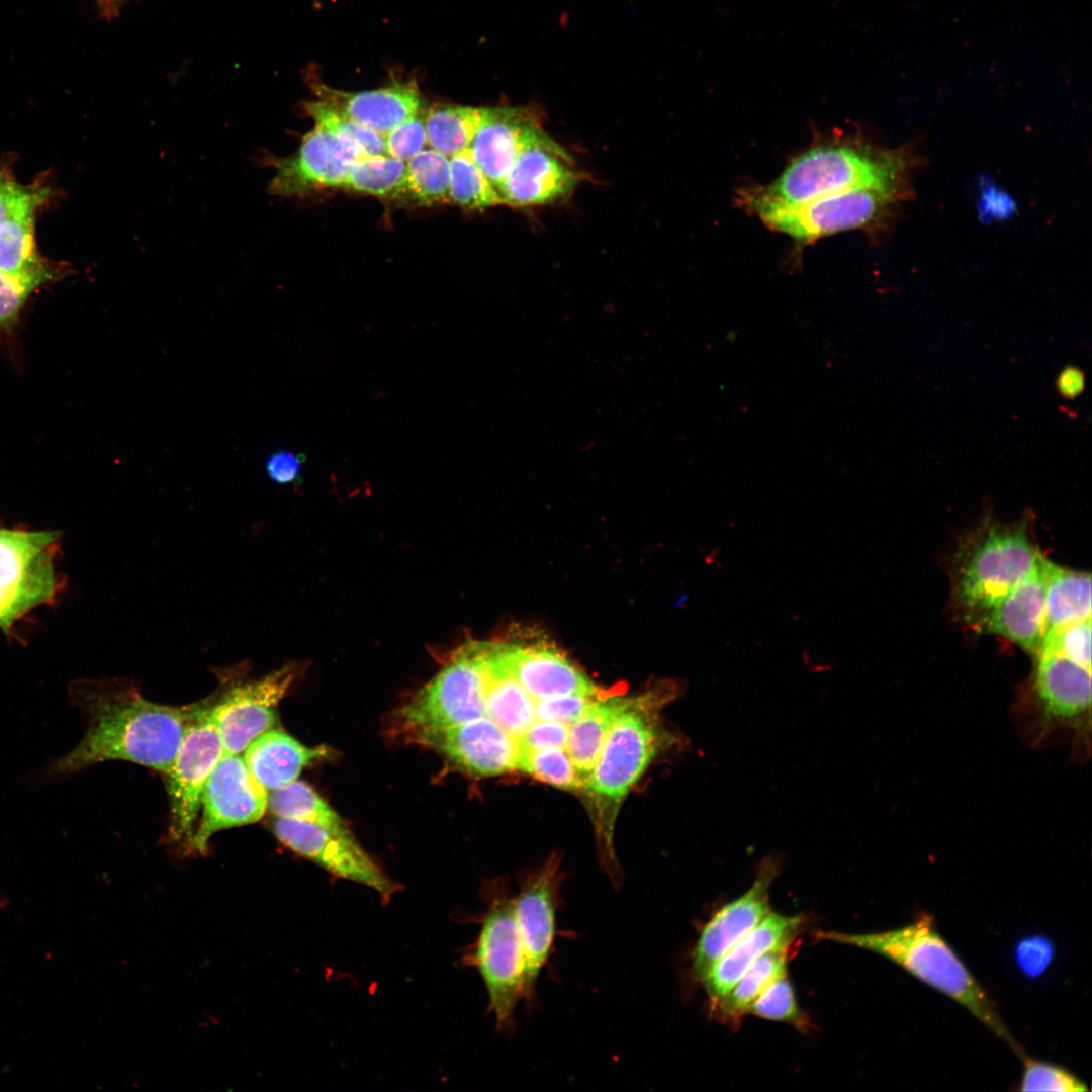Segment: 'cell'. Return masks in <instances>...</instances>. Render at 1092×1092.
Listing matches in <instances>:
<instances>
[{
	"instance_id": "obj_34",
	"label": "cell",
	"mask_w": 1092,
	"mask_h": 1092,
	"mask_svg": "<svg viewBox=\"0 0 1092 1092\" xmlns=\"http://www.w3.org/2000/svg\"><path fill=\"white\" fill-rule=\"evenodd\" d=\"M450 202L470 210L503 204L498 190L476 164L469 149L449 158Z\"/></svg>"
},
{
	"instance_id": "obj_8",
	"label": "cell",
	"mask_w": 1092,
	"mask_h": 1092,
	"mask_svg": "<svg viewBox=\"0 0 1092 1092\" xmlns=\"http://www.w3.org/2000/svg\"><path fill=\"white\" fill-rule=\"evenodd\" d=\"M482 642H469L399 712L403 728L416 735L485 716Z\"/></svg>"
},
{
	"instance_id": "obj_2",
	"label": "cell",
	"mask_w": 1092,
	"mask_h": 1092,
	"mask_svg": "<svg viewBox=\"0 0 1092 1092\" xmlns=\"http://www.w3.org/2000/svg\"><path fill=\"white\" fill-rule=\"evenodd\" d=\"M918 163L910 146L884 149L856 138L832 139L794 157L768 185L749 190L786 204L861 188L893 193L906 201L913 194L910 175Z\"/></svg>"
},
{
	"instance_id": "obj_32",
	"label": "cell",
	"mask_w": 1092,
	"mask_h": 1092,
	"mask_svg": "<svg viewBox=\"0 0 1092 1092\" xmlns=\"http://www.w3.org/2000/svg\"><path fill=\"white\" fill-rule=\"evenodd\" d=\"M483 114V107L436 104L425 116L427 144L451 158L469 149Z\"/></svg>"
},
{
	"instance_id": "obj_47",
	"label": "cell",
	"mask_w": 1092,
	"mask_h": 1092,
	"mask_svg": "<svg viewBox=\"0 0 1092 1092\" xmlns=\"http://www.w3.org/2000/svg\"><path fill=\"white\" fill-rule=\"evenodd\" d=\"M304 461L303 454H296L284 449L275 451L267 459V475L278 484L293 483L298 480L301 465Z\"/></svg>"
},
{
	"instance_id": "obj_9",
	"label": "cell",
	"mask_w": 1092,
	"mask_h": 1092,
	"mask_svg": "<svg viewBox=\"0 0 1092 1092\" xmlns=\"http://www.w3.org/2000/svg\"><path fill=\"white\" fill-rule=\"evenodd\" d=\"M472 958L497 1027L513 1028L516 1006L525 999V952L515 900L505 891L489 896Z\"/></svg>"
},
{
	"instance_id": "obj_49",
	"label": "cell",
	"mask_w": 1092,
	"mask_h": 1092,
	"mask_svg": "<svg viewBox=\"0 0 1092 1092\" xmlns=\"http://www.w3.org/2000/svg\"><path fill=\"white\" fill-rule=\"evenodd\" d=\"M1010 202L1011 200L1009 197L1003 195L1000 192H994V190L992 189L987 190V192L985 193V197L982 200V205L984 206L983 210H986L987 213H992L993 215L997 216L1004 215V213L1010 212Z\"/></svg>"
},
{
	"instance_id": "obj_35",
	"label": "cell",
	"mask_w": 1092,
	"mask_h": 1092,
	"mask_svg": "<svg viewBox=\"0 0 1092 1092\" xmlns=\"http://www.w3.org/2000/svg\"><path fill=\"white\" fill-rule=\"evenodd\" d=\"M406 162L374 155L353 162L342 189L392 199L405 175Z\"/></svg>"
},
{
	"instance_id": "obj_13",
	"label": "cell",
	"mask_w": 1092,
	"mask_h": 1092,
	"mask_svg": "<svg viewBox=\"0 0 1092 1092\" xmlns=\"http://www.w3.org/2000/svg\"><path fill=\"white\" fill-rule=\"evenodd\" d=\"M268 794L241 754H223L205 785L202 817L189 848L204 853L217 831L259 821L267 809Z\"/></svg>"
},
{
	"instance_id": "obj_4",
	"label": "cell",
	"mask_w": 1092,
	"mask_h": 1092,
	"mask_svg": "<svg viewBox=\"0 0 1092 1092\" xmlns=\"http://www.w3.org/2000/svg\"><path fill=\"white\" fill-rule=\"evenodd\" d=\"M1040 551L1024 522H984L959 546L952 565V599L976 629L1034 567Z\"/></svg>"
},
{
	"instance_id": "obj_44",
	"label": "cell",
	"mask_w": 1092,
	"mask_h": 1092,
	"mask_svg": "<svg viewBox=\"0 0 1092 1092\" xmlns=\"http://www.w3.org/2000/svg\"><path fill=\"white\" fill-rule=\"evenodd\" d=\"M598 695L571 694L535 700L536 719L570 725L594 705Z\"/></svg>"
},
{
	"instance_id": "obj_18",
	"label": "cell",
	"mask_w": 1092,
	"mask_h": 1092,
	"mask_svg": "<svg viewBox=\"0 0 1092 1092\" xmlns=\"http://www.w3.org/2000/svg\"><path fill=\"white\" fill-rule=\"evenodd\" d=\"M356 159L334 135L315 126L297 151L276 160L269 192L297 196L314 191L343 188Z\"/></svg>"
},
{
	"instance_id": "obj_17",
	"label": "cell",
	"mask_w": 1092,
	"mask_h": 1092,
	"mask_svg": "<svg viewBox=\"0 0 1092 1092\" xmlns=\"http://www.w3.org/2000/svg\"><path fill=\"white\" fill-rule=\"evenodd\" d=\"M558 864L549 860L523 881L514 897L525 952V999L531 1000L547 963L556 931Z\"/></svg>"
},
{
	"instance_id": "obj_23",
	"label": "cell",
	"mask_w": 1092,
	"mask_h": 1092,
	"mask_svg": "<svg viewBox=\"0 0 1092 1092\" xmlns=\"http://www.w3.org/2000/svg\"><path fill=\"white\" fill-rule=\"evenodd\" d=\"M502 648L509 671L534 700L599 694L597 687L553 647L502 643Z\"/></svg>"
},
{
	"instance_id": "obj_26",
	"label": "cell",
	"mask_w": 1092,
	"mask_h": 1092,
	"mask_svg": "<svg viewBox=\"0 0 1092 1092\" xmlns=\"http://www.w3.org/2000/svg\"><path fill=\"white\" fill-rule=\"evenodd\" d=\"M485 662V717L518 740L536 720L535 700L509 671L502 642H482Z\"/></svg>"
},
{
	"instance_id": "obj_37",
	"label": "cell",
	"mask_w": 1092,
	"mask_h": 1092,
	"mask_svg": "<svg viewBox=\"0 0 1092 1092\" xmlns=\"http://www.w3.org/2000/svg\"><path fill=\"white\" fill-rule=\"evenodd\" d=\"M517 768L540 781L567 791L585 790L586 781L564 748L519 751Z\"/></svg>"
},
{
	"instance_id": "obj_33",
	"label": "cell",
	"mask_w": 1092,
	"mask_h": 1092,
	"mask_svg": "<svg viewBox=\"0 0 1092 1092\" xmlns=\"http://www.w3.org/2000/svg\"><path fill=\"white\" fill-rule=\"evenodd\" d=\"M36 214L17 215L0 222V271L20 276L50 261L38 253L35 242Z\"/></svg>"
},
{
	"instance_id": "obj_41",
	"label": "cell",
	"mask_w": 1092,
	"mask_h": 1092,
	"mask_svg": "<svg viewBox=\"0 0 1092 1092\" xmlns=\"http://www.w3.org/2000/svg\"><path fill=\"white\" fill-rule=\"evenodd\" d=\"M1040 651L1060 653L1091 667V618L1048 631Z\"/></svg>"
},
{
	"instance_id": "obj_6",
	"label": "cell",
	"mask_w": 1092,
	"mask_h": 1092,
	"mask_svg": "<svg viewBox=\"0 0 1092 1092\" xmlns=\"http://www.w3.org/2000/svg\"><path fill=\"white\" fill-rule=\"evenodd\" d=\"M1031 696L1016 712L1029 738L1040 744L1068 733L1082 755L1089 752L1091 667L1063 654L1040 651Z\"/></svg>"
},
{
	"instance_id": "obj_14",
	"label": "cell",
	"mask_w": 1092,
	"mask_h": 1092,
	"mask_svg": "<svg viewBox=\"0 0 1092 1092\" xmlns=\"http://www.w3.org/2000/svg\"><path fill=\"white\" fill-rule=\"evenodd\" d=\"M580 178L569 154L541 129L522 150L498 192L503 204L543 205L570 194Z\"/></svg>"
},
{
	"instance_id": "obj_29",
	"label": "cell",
	"mask_w": 1092,
	"mask_h": 1092,
	"mask_svg": "<svg viewBox=\"0 0 1092 1092\" xmlns=\"http://www.w3.org/2000/svg\"><path fill=\"white\" fill-rule=\"evenodd\" d=\"M267 809L277 817L306 822L340 837L356 840L340 815L304 782L295 780L271 791Z\"/></svg>"
},
{
	"instance_id": "obj_20",
	"label": "cell",
	"mask_w": 1092,
	"mask_h": 1092,
	"mask_svg": "<svg viewBox=\"0 0 1092 1092\" xmlns=\"http://www.w3.org/2000/svg\"><path fill=\"white\" fill-rule=\"evenodd\" d=\"M541 129L542 113L534 106L483 107L469 150L497 190L522 150Z\"/></svg>"
},
{
	"instance_id": "obj_45",
	"label": "cell",
	"mask_w": 1092,
	"mask_h": 1092,
	"mask_svg": "<svg viewBox=\"0 0 1092 1092\" xmlns=\"http://www.w3.org/2000/svg\"><path fill=\"white\" fill-rule=\"evenodd\" d=\"M384 140L387 156L408 161L427 145L425 117L418 113L388 132Z\"/></svg>"
},
{
	"instance_id": "obj_24",
	"label": "cell",
	"mask_w": 1092,
	"mask_h": 1092,
	"mask_svg": "<svg viewBox=\"0 0 1092 1092\" xmlns=\"http://www.w3.org/2000/svg\"><path fill=\"white\" fill-rule=\"evenodd\" d=\"M803 924L801 916L769 914L735 943L703 977L712 1003L725 995L742 974L764 952L792 945Z\"/></svg>"
},
{
	"instance_id": "obj_22",
	"label": "cell",
	"mask_w": 1092,
	"mask_h": 1092,
	"mask_svg": "<svg viewBox=\"0 0 1092 1092\" xmlns=\"http://www.w3.org/2000/svg\"><path fill=\"white\" fill-rule=\"evenodd\" d=\"M318 100L343 116L385 136L419 113L421 96L415 81L398 82L372 90L344 91L315 83Z\"/></svg>"
},
{
	"instance_id": "obj_30",
	"label": "cell",
	"mask_w": 1092,
	"mask_h": 1092,
	"mask_svg": "<svg viewBox=\"0 0 1092 1092\" xmlns=\"http://www.w3.org/2000/svg\"><path fill=\"white\" fill-rule=\"evenodd\" d=\"M450 161L441 153L426 149L406 161L403 182L392 200L414 206L450 202Z\"/></svg>"
},
{
	"instance_id": "obj_15",
	"label": "cell",
	"mask_w": 1092,
	"mask_h": 1092,
	"mask_svg": "<svg viewBox=\"0 0 1092 1092\" xmlns=\"http://www.w3.org/2000/svg\"><path fill=\"white\" fill-rule=\"evenodd\" d=\"M274 833L287 847L329 873L362 884L388 899L397 891L379 866L356 840L340 837L318 826L278 817Z\"/></svg>"
},
{
	"instance_id": "obj_27",
	"label": "cell",
	"mask_w": 1092,
	"mask_h": 1092,
	"mask_svg": "<svg viewBox=\"0 0 1092 1092\" xmlns=\"http://www.w3.org/2000/svg\"><path fill=\"white\" fill-rule=\"evenodd\" d=\"M1045 633L1091 618L1089 573L1067 569L1045 558Z\"/></svg>"
},
{
	"instance_id": "obj_38",
	"label": "cell",
	"mask_w": 1092,
	"mask_h": 1092,
	"mask_svg": "<svg viewBox=\"0 0 1092 1092\" xmlns=\"http://www.w3.org/2000/svg\"><path fill=\"white\" fill-rule=\"evenodd\" d=\"M61 266L49 262L43 267L20 276L0 271V333L16 323L28 297L40 286L59 278Z\"/></svg>"
},
{
	"instance_id": "obj_10",
	"label": "cell",
	"mask_w": 1092,
	"mask_h": 1092,
	"mask_svg": "<svg viewBox=\"0 0 1092 1092\" xmlns=\"http://www.w3.org/2000/svg\"><path fill=\"white\" fill-rule=\"evenodd\" d=\"M245 664L219 670L212 711L224 754H241L259 735L272 729L276 709L298 677L299 663H288L255 679H246Z\"/></svg>"
},
{
	"instance_id": "obj_11",
	"label": "cell",
	"mask_w": 1092,
	"mask_h": 1092,
	"mask_svg": "<svg viewBox=\"0 0 1092 1092\" xmlns=\"http://www.w3.org/2000/svg\"><path fill=\"white\" fill-rule=\"evenodd\" d=\"M55 531L0 528V628L7 631L57 593Z\"/></svg>"
},
{
	"instance_id": "obj_25",
	"label": "cell",
	"mask_w": 1092,
	"mask_h": 1092,
	"mask_svg": "<svg viewBox=\"0 0 1092 1092\" xmlns=\"http://www.w3.org/2000/svg\"><path fill=\"white\" fill-rule=\"evenodd\" d=\"M327 754L325 746L307 747L272 728L247 746L243 758L255 780L271 792L297 780L305 766Z\"/></svg>"
},
{
	"instance_id": "obj_16",
	"label": "cell",
	"mask_w": 1092,
	"mask_h": 1092,
	"mask_svg": "<svg viewBox=\"0 0 1092 1092\" xmlns=\"http://www.w3.org/2000/svg\"><path fill=\"white\" fill-rule=\"evenodd\" d=\"M414 738L473 775L497 776L517 768L518 740L485 716Z\"/></svg>"
},
{
	"instance_id": "obj_36",
	"label": "cell",
	"mask_w": 1092,
	"mask_h": 1092,
	"mask_svg": "<svg viewBox=\"0 0 1092 1092\" xmlns=\"http://www.w3.org/2000/svg\"><path fill=\"white\" fill-rule=\"evenodd\" d=\"M304 109L315 126L334 135L356 159L386 155L383 135L343 116L321 100L307 102Z\"/></svg>"
},
{
	"instance_id": "obj_31",
	"label": "cell",
	"mask_w": 1092,
	"mask_h": 1092,
	"mask_svg": "<svg viewBox=\"0 0 1092 1092\" xmlns=\"http://www.w3.org/2000/svg\"><path fill=\"white\" fill-rule=\"evenodd\" d=\"M791 946L776 947L759 957L725 995L713 1002L718 1016L729 1021L746 1014L753 1001L786 974Z\"/></svg>"
},
{
	"instance_id": "obj_5",
	"label": "cell",
	"mask_w": 1092,
	"mask_h": 1092,
	"mask_svg": "<svg viewBox=\"0 0 1092 1092\" xmlns=\"http://www.w3.org/2000/svg\"><path fill=\"white\" fill-rule=\"evenodd\" d=\"M740 201L768 228L800 243L850 230L880 229L905 200L877 189H853L786 204L763 199L750 190Z\"/></svg>"
},
{
	"instance_id": "obj_39",
	"label": "cell",
	"mask_w": 1092,
	"mask_h": 1092,
	"mask_svg": "<svg viewBox=\"0 0 1092 1092\" xmlns=\"http://www.w3.org/2000/svg\"><path fill=\"white\" fill-rule=\"evenodd\" d=\"M51 190L43 179L21 184L8 162L0 166V222L12 216L36 214L49 200Z\"/></svg>"
},
{
	"instance_id": "obj_48",
	"label": "cell",
	"mask_w": 1092,
	"mask_h": 1092,
	"mask_svg": "<svg viewBox=\"0 0 1092 1092\" xmlns=\"http://www.w3.org/2000/svg\"><path fill=\"white\" fill-rule=\"evenodd\" d=\"M1056 388L1063 398L1075 399L1085 388L1084 372L1076 366H1066L1056 379Z\"/></svg>"
},
{
	"instance_id": "obj_1",
	"label": "cell",
	"mask_w": 1092,
	"mask_h": 1092,
	"mask_svg": "<svg viewBox=\"0 0 1092 1092\" xmlns=\"http://www.w3.org/2000/svg\"><path fill=\"white\" fill-rule=\"evenodd\" d=\"M70 691L88 725L79 744L51 766L56 775L108 760H125L166 774L203 704L154 703L127 678L82 679L74 681Z\"/></svg>"
},
{
	"instance_id": "obj_12",
	"label": "cell",
	"mask_w": 1092,
	"mask_h": 1092,
	"mask_svg": "<svg viewBox=\"0 0 1092 1092\" xmlns=\"http://www.w3.org/2000/svg\"><path fill=\"white\" fill-rule=\"evenodd\" d=\"M187 729L174 761L165 774L170 804V836L190 846L201 808L202 794L223 753L213 716L212 696Z\"/></svg>"
},
{
	"instance_id": "obj_28",
	"label": "cell",
	"mask_w": 1092,
	"mask_h": 1092,
	"mask_svg": "<svg viewBox=\"0 0 1092 1092\" xmlns=\"http://www.w3.org/2000/svg\"><path fill=\"white\" fill-rule=\"evenodd\" d=\"M628 699L598 698L594 705L569 725L566 751L579 775L585 779L593 770L617 715Z\"/></svg>"
},
{
	"instance_id": "obj_46",
	"label": "cell",
	"mask_w": 1092,
	"mask_h": 1092,
	"mask_svg": "<svg viewBox=\"0 0 1092 1092\" xmlns=\"http://www.w3.org/2000/svg\"><path fill=\"white\" fill-rule=\"evenodd\" d=\"M569 725L536 719L518 738L519 751L566 748Z\"/></svg>"
},
{
	"instance_id": "obj_40",
	"label": "cell",
	"mask_w": 1092,
	"mask_h": 1092,
	"mask_svg": "<svg viewBox=\"0 0 1092 1092\" xmlns=\"http://www.w3.org/2000/svg\"><path fill=\"white\" fill-rule=\"evenodd\" d=\"M758 1017L782 1021L799 1029L808 1021L798 1007L795 994L786 974L775 980L750 1005L748 1012Z\"/></svg>"
},
{
	"instance_id": "obj_21",
	"label": "cell",
	"mask_w": 1092,
	"mask_h": 1092,
	"mask_svg": "<svg viewBox=\"0 0 1092 1092\" xmlns=\"http://www.w3.org/2000/svg\"><path fill=\"white\" fill-rule=\"evenodd\" d=\"M1045 557L993 608L976 630L1003 636L1036 657L1045 633Z\"/></svg>"
},
{
	"instance_id": "obj_7",
	"label": "cell",
	"mask_w": 1092,
	"mask_h": 1092,
	"mask_svg": "<svg viewBox=\"0 0 1092 1092\" xmlns=\"http://www.w3.org/2000/svg\"><path fill=\"white\" fill-rule=\"evenodd\" d=\"M676 688L628 699L586 779V791L615 804L625 797L658 751L662 736L656 710L665 699L672 698Z\"/></svg>"
},
{
	"instance_id": "obj_43",
	"label": "cell",
	"mask_w": 1092,
	"mask_h": 1092,
	"mask_svg": "<svg viewBox=\"0 0 1092 1092\" xmlns=\"http://www.w3.org/2000/svg\"><path fill=\"white\" fill-rule=\"evenodd\" d=\"M1056 952L1053 940L1043 934L1019 939L1013 950L1015 965L1027 979L1039 978L1051 966Z\"/></svg>"
},
{
	"instance_id": "obj_3",
	"label": "cell",
	"mask_w": 1092,
	"mask_h": 1092,
	"mask_svg": "<svg viewBox=\"0 0 1092 1092\" xmlns=\"http://www.w3.org/2000/svg\"><path fill=\"white\" fill-rule=\"evenodd\" d=\"M820 936L886 957L963 1005L1006 1041L1021 1059L1025 1057L1023 1050L1004 1024L995 1003L936 930L930 915L921 914L914 923L884 932H822Z\"/></svg>"
},
{
	"instance_id": "obj_19",
	"label": "cell",
	"mask_w": 1092,
	"mask_h": 1092,
	"mask_svg": "<svg viewBox=\"0 0 1092 1092\" xmlns=\"http://www.w3.org/2000/svg\"><path fill=\"white\" fill-rule=\"evenodd\" d=\"M777 864L767 859L752 886L740 897L724 905L703 927L693 953V970L698 979L770 912L769 887Z\"/></svg>"
},
{
	"instance_id": "obj_42",
	"label": "cell",
	"mask_w": 1092,
	"mask_h": 1092,
	"mask_svg": "<svg viewBox=\"0 0 1092 1092\" xmlns=\"http://www.w3.org/2000/svg\"><path fill=\"white\" fill-rule=\"evenodd\" d=\"M1024 1070L1020 1081L1021 1091H1088L1085 1083L1067 1069L1030 1058H1024Z\"/></svg>"
}]
</instances>
